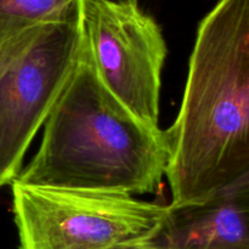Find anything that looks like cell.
Wrapping results in <instances>:
<instances>
[{
    "mask_svg": "<svg viewBox=\"0 0 249 249\" xmlns=\"http://www.w3.org/2000/svg\"><path fill=\"white\" fill-rule=\"evenodd\" d=\"M11 185L21 249H157L152 237L165 206L123 194Z\"/></svg>",
    "mask_w": 249,
    "mask_h": 249,
    "instance_id": "4",
    "label": "cell"
},
{
    "mask_svg": "<svg viewBox=\"0 0 249 249\" xmlns=\"http://www.w3.org/2000/svg\"><path fill=\"white\" fill-rule=\"evenodd\" d=\"M129 2H133V4H138V0H128Z\"/></svg>",
    "mask_w": 249,
    "mask_h": 249,
    "instance_id": "8",
    "label": "cell"
},
{
    "mask_svg": "<svg viewBox=\"0 0 249 249\" xmlns=\"http://www.w3.org/2000/svg\"><path fill=\"white\" fill-rule=\"evenodd\" d=\"M36 155L15 180L72 191L157 194L169 163L165 130L105 88L85 55L44 123Z\"/></svg>",
    "mask_w": 249,
    "mask_h": 249,
    "instance_id": "2",
    "label": "cell"
},
{
    "mask_svg": "<svg viewBox=\"0 0 249 249\" xmlns=\"http://www.w3.org/2000/svg\"><path fill=\"white\" fill-rule=\"evenodd\" d=\"M83 53L107 90L141 121L158 125L167 44L138 4L82 0Z\"/></svg>",
    "mask_w": 249,
    "mask_h": 249,
    "instance_id": "5",
    "label": "cell"
},
{
    "mask_svg": "<svg viewBox=\"0 0 249 249\" xmlns=\"http://www.w3.org/2000/svg\"><path fill=\"white\" fill-rule=\"evenodd\" d=\"M157 249H249V172L203 201L165 206Z\"/></svg>",
    "mask_w": 249,
    "mask_h": 249,
    "instance_id": "6",
    "label": "cell"
},
{
    "mask_svg": "<svg viewBox=\"0 0 249 249\" xmlns=\"http://www.w3.org/2000/svg\"><path fill=\"white\" fill-rule=\"evenodd\" d=\"M165 135L173 204L203 201L249 172V0H219L201 21Z\"/></svg>",
    "mask_w": 249,
    "mask_h": 249,
    "instance_id": "1",
    "label": "cell"
},
{
    "mask_svg": "<svg viewBox=\"0 0 249 249\" xmlns=\"http://www.w3.org/2000/svg\"><path fill=\"white\" fill-rule=\"evenodd\" d=\"M82 48L80 21L38 24L0 41V187L21 172Z\"/></svg>",
    "mask_w": 249,
    "mask_h": 249,
    "instance_id": "3",
    "label": "cell"
},
{
    "mask_svg": "<svg viewBox=\"0 0 249 249\" xmlns=\"http://www.w3.org/2000/svg\"><path fill=\"white\" fill-rule=\"evenodd\" d=\"M82 0H0V41L31 27L77 22Z\"/></svg>",
    "mask_w": 249,
    "mask_h": 249,
    "instance_id": "7",
    "label": "cell"
}]
</instances>
